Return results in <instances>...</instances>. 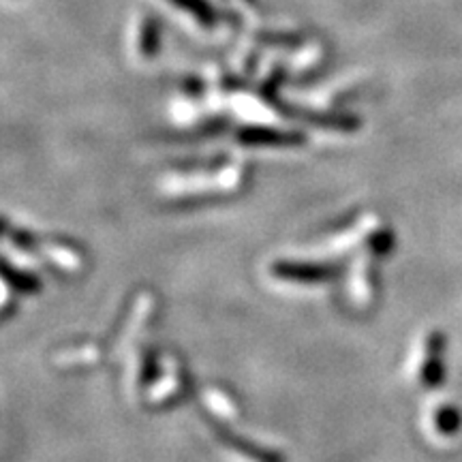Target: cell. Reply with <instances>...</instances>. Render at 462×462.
<instances>
[{
  "instance_id": "obj_5",
  "label": "cell",
  "mask_w": 462,
  "mask_h": 462,
  "mask_svg": "<svg viewBox=\"0 0 462 462\" xmlns=\"http://www.w3.org/2000/svg\"><path fill=\"white\" fill-rule=\"evenodd\" d=\"M257 39L265 45H281V48H296L302 43V37L293 32H262Z\"/></svg>"
},
{
  "instance_id": "obj_1",
  "label": "cell",
  "mask_w": 462,
  "mask_h": 462,
  "mask_svg": "<svg viewBox=\"0 0 462 462\" xmlns=\"http://www.w3.org/2000/svg\"><path fill=\"white\" fill-rule=\"evenodd\" d=\"M238 140L251 146H296L302 143V135L268 129V126H246L238 133Z\"/></svg>"
},
{
  "instance_id": "obj_3",
  "label": "cell",
  "mask_w": 462,
  "mask_h": 462,
  "mask_svg": "<svg viewBox=\"0 0 462 462\" xmlns=\"http://www.w3.org/2000/svg\"><path fill=\"white\" fill-rule=\"evenodd\" d=\"M170 3L193 15L201 26L212 28L218 22V11L208 0H170Z\"/></svg>"
},
{
  "instance_id": "obj_2",
  "label": "cell",
  "mask_w": 462,
  "mask_h": 462,
  "mask_svg": "<svg viewBox=\"0 0 462 462\" xmlns=\"http://www.w3.org/2000/svg\"><path fill=\"white\" fill-rule=\"evenodd\" d=\"M161 34H163V26L157 14H148L143 17L142 28H140V54L146 60L159 56L161 50Z\"/></svg>"
},
{
  "instance_id": "obj_4",
  "label": "cell",
  "mask_w": 462,
  "mask_h": 462,
  "mask_svg": "<svg viewBox=\"0 0 462 462\" xmlns=\"http://www.w3.org/2000/svg\"><path fill=\"white\" fill-rule=\"evenodd\" d=\"M287 78V69L285 67H276L273 73L268 75V79L262 84V88H259V95H262V99L265 103H273L279 99V86L285 82Z\"/></svg>"
}]
</instances>
